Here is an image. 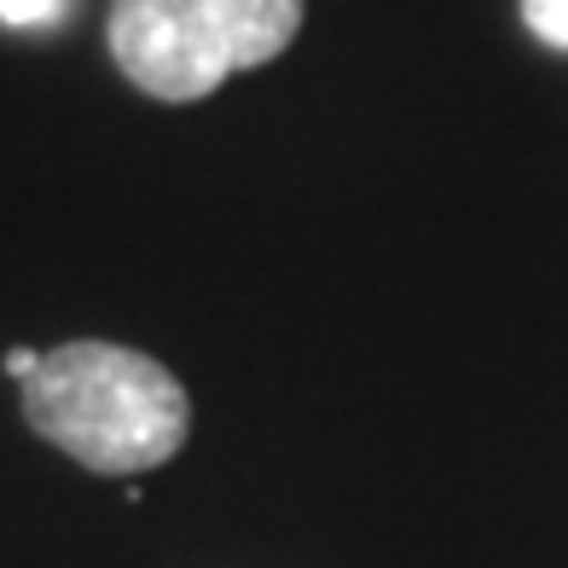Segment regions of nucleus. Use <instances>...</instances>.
Here are the masks:
<instances>
[{
	"label": "nucleus",
	"mask_w": 568,
	"mask_h": 568,
	"mask_svg": "<svg viewBox=\"0 0 568 568\" xmlns=\"http://www.w3.org/2000/svg\"><path fill=\"white\" fill-rule=\"evenodd\" d=\"M36 359H41V354H30V348H7V377H18V383H23V377L36 372Z\"/></svg>",
	"instance_id": "39448f33"
},
{
	"label": "nucleus",
	"mask_w": 568,
	"mask_h": 568,
	"mask_svg": "<svg viewBox=\"0 0 568 568\" xmlns=\"http://www.w3.org/2000/svg\"><path fill=\"white\" fill-rule=\"evenodd\" d=\"M18 389L23 424L93 476L158 470L192 435V400L180 377L122 343H59Z\"/></svg>",
	"instance_id": "f257e3e1"
},
{
	"label": "nucleus",
	"mask_w": 568,
	"mask_h": 568,
	"mask_svg": "<svg viewBox=\"0 0 568 568\" xmlns=\"http://www.w3.org/2000/svg\"><path fill=\"white\" fill-rule=\"evenodd\" d=\"M523 23L546 41L568 53V0H523Z\"/></svg>",
	"instance_id": "20e7f679"
},
{
	"label": "nucleus",
	"mask_w": 568,
	"mask_h": 568,
	"mask_svg": "<svg viewBox=\"0 0 568 568\" xmlns=\"http://www.w3.org/2000/svg\"><path fill=\"white\" fill-rule=\"evenodd\" d=\"M307 0H111V59L163 105L210 99L296 41Z\"/></svg>",
	"instance_id": "f03ea898"
},
{
	"label": "nucleus",
	"mask_w": 568,
	"mask_h": 568,
	"mask_svg": "<svg viewBox=\"0 0 568 568\" xmlns=\"http://www.w3.org/2000/svg\"><path fill=\"white\" fill-rule=\"evenodd\" d=\"M75 0H0V23L7 30H59Z\"/></svg>",
	"instance_id": "7ed1b4c3"
}]
</instances>
